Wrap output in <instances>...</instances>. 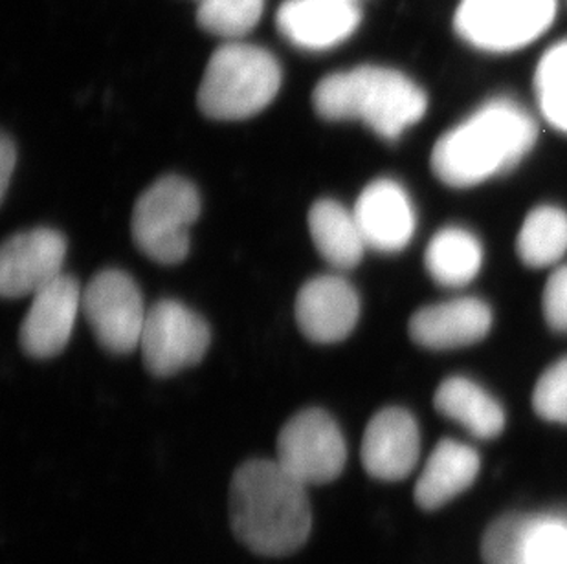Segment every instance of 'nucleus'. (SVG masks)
Returning <instances> with one entry per match:
<instances>
[{"label": "nucleus", "instance_id": "nucleus-1", "mask_svg": "<svg viewBox=\"0 0 567 564\" xmlns=\"http://www.w3.org/2000/svg\"><path fill=\"white\" fill-rule=\"evenodd\" d=\"M230 524L236 537L256 554H295L311 535L307 485L278 460H248L231 479Z\"/></svg>", "mask_w": 567, "mask_h": 564}, {"label": "nucleus", "instance_id": "nucleus-2", "mask_svg": "<svg viewBox=\"0 0 567 564\" xmlns=\"http://www.w3.org/2000/svg\"><path fill=\"white\" fill-rule=\"evenodd\" d=\"M538 127L518 103L498 97L444 133L432 150V170L446 186L466 189L504 175L529 155Z\"/></svg>", "mask_w": 567, "mask_h": 564}, {"label": "nucleus", "instance_id": "nucleus-3", "mask_svg": "<svg viewBox=\"0 0 567 564\" xmlns=\"http://www.w3.org/2000/svg\"><path fill=\"white\" fill-rule=\"evenodd\" d=\"M312 105L327 122L359 119L380 138L396 139L421 122L429 100L399 70L364 64L323 77L312 92Z\"/></svg>", "mask_w": 567, "mask_h": 564}, {"label": "nucleus", "instance_id": "nucleus-4", "mask_svg": "<svg viewBox=\"0 0 567 564\" xmlns=\"http://www.w3.org/2000/svg\"><path fill=\"white\" fill-rule=\"evenodd\" d=\"M281 88V66L268 50L230 41L209 59L198 86L200 113L219 122H239L262 113Z\"/></svg>", "mask_w": 567, "mask_h": 564}, {"label": "nucleus", "instance_id": "nucleus-5", "mask_svg": "<svg viewBox=\"0 0 567 564\" xmlns=\"http://www.w3.org/2000/svg\"><path fill=\"white\" fill-rule=\"evenodd\" d=\"M200 215L197 187L181 176H164L136 200L133 239L158 264H178L189 253V229Z\"/></svg>", "mask_w": 567, "mask_h": 564}, {"label": "nucleus", "instance_id": "nucleus-6", "mask_svg": "<svg viewBox=\"0 0 567 564\" xmlns=\"http://www.w3.org/2000/svg\"><path fill=\"white\" fill-rule=\"evenodd\" d=\"M557 0H461L454 27L463 41L485 52H513L551 27Z\"/></svg>", "mask_w": 567, "mask_h": 564}, {"label": "nucleus", "instance_id": "nucleus-7", "mask_svg": "<svg viewBox=\"0 0 567 564\" xmlns=\"http://www.w3.org/2000/svg\"><path fill=\"white\" fill-rule=\"evenodd\" d=\"M279 466L301 484H329L342 474L348 446L337 421L321 409L300 410L278 437Z\"/></svg>", "mask_w": 567, "mask_h": 564}, {"label": "nucleus", "instance_id": "nucleus-8", "mask_svg": "<svg viewBox=\"0 0 567 564\" xmlns=\"http://www.w3.org/2000/svg\"><path fill=\"white\" fill-rule=\"evenodd\" d=\"M209 326L178 301L164 299L147 310L140 351L147 370L167 378L203 362L209 348Z\"/></svg>", "mask_w": 567, "mask_h": 564}, {"label": "nucleus", "instance_id": "nucleus-9", "mask_svg": "<svg viewBox=\"0 0 567 564\" xmlns=\"http://www.w3.org/2000/svg\"><path fill=\"white\" fill-rule=\"evenodd\" d=\"M81 312L100 345L109 352L128 354L140 348L147 310L140 288L127 273L120 270L96 273L83 290Z\"/></svg>", "mask_w": 567, "mask_h": 564}, {"label": "nucleus", "instance_id": "nucleus-10", "mask_svg": "<svg viewBox=\"0 0 567 564\" xmlns=\"http://www.w3.org/2000/svg\"><path fill=\"white\" fill-rule=\"evenodd\" d=\"M485 564H567V515L514 513L483 535Z\"/></svg>", "mask_w": 567, "mask_h": 564}, {"label": "nucleus", "instance_id": "nucleus-11", "mask_svg": "<svg viewBox=\"0 0 567 564\" xmlns=\"http://www.w3.org/2000/svg\"><path fill=\"white\" fill-rule=\"evenodd\" d=\"M64 257L66 239L55 229L13 234L0 250V292L6 299L35 295L63 275Z\"/></svg>", "mask_w": 567, "mask_h": 564}, {"label": "nucleus", "instance_id": "nucleus-12", "mask_svg": "<svg viewBox=\"0 0 567 564\" xmlns=\"http://www.w3.org/2000/svg\"><path fill=\"white\" fill-rule=\"evenodd\" d=\"M83 290L72 275H60L49 286L33 295L28 314L22 320L19 340L30 357L49 359L69 345L75 320L81 312Z\"/></svg>", "mask_w": 567, "mask_h": 564}, {"label": "nucleus", "instance_id": "nucleus-13", "mask_svg": "<svg viewBox=\"0 0 567 564\" xmlns=\"http://www.w3.org/2000/svg\"><path fill=\"white\" fill-rule=\"evenodd\" d=\"M421 457V431L415 416L401 407L377 412L365 427L360 458L365 471L379 480L406 479Z\"/></svg>", "mask_w": 567, "mask_h": 564}, {"label": "nucleus", "instance_id": "nucleus-14", "mask_svg": "<svg viewBox=\"0 0 567 564\" xmlns=\"http://www.w3.org/2000/svg\"><path fill=\"white\" fill-rule=\"evenodd\" d=\"M359 317V293L340 275L311 279L296 297V321L315 343H340L354 331Z\"/></svg>", "mask_w": 567, "mask_h": 564}, {"label": "nucleus", "instance_id": "nucleus-15", "mask_svg": "<svg viewBox=\"0 0 567 564\" xmlns=\"http://www.w3.org/2000/svg\"><path fill=\"white\" fill-rule=\"evenodd\" d=\"M353 215L365 246L382 253L404 250L417 228V217L406 189L390 178L371 181L360 192Z\"/></svg>", "mask_w": 567, "mask_h": 564}, {"label": "nucleus", "instance_id": "nucleus-16", "mask_svg": "<svg viewBox=\"0 0 567 564\" xmlns=\"http://www.w3.org/2000/svg\"><path fill=\"white\" fill-rule=\"evenodd\" d=\"M362 21L348 0H285L276 17L281 35L298 49L323 52L348 41Z\"/></svg>", "mask_w": 567, "mask_h": 564}, {"label": "nucleus", "instance_id": "nucleus-17", "mask_svg": "<svg viewBox=\"0 0 567 564\" xmlns=\"http://www.w3.org/2000/svg\"><path fill=\"white\" fill-rule=\"evenodd\" d=\"M493 310L477 297H457L417 310L410 320V337L430 351L474 345L493 328Z\"/></svg>", "mask_w": 567, "mask_h": 564}, {"label": "nucleus", "instance_id": "nucleus-18", "mask_svg": "<svg viewBox=\"0 0 567 564\" xmlns=\"http://www.w3.org/2000/svg\"><path fill=\"white\" fill-rule=\"evenodd\" d=\"M480 466L476 449L455 440H441L415 484L419 506L426 511L440 510L474 484Z\"/></svg>", "mask_w": 567, "mask_h": 564}, {"label": "nucleus", "instance_id": "nucleus-19", "mask_svg": "<svg viewBox=\"0 0 567 564\" xmlns=\"http://www.w3.org/2000/svg\"><path fill=\"white\" fill-rule=\"evenodd\" d=\"M435 409L465 427L477 440H494L505 429V410L498 399L465 376L444 379L434 396Z\"/></svg>", "mask_w": 567, "mask_h": 564}, {"label": "nucleus", "instance_id": "nucleus-20", "mask_svg": "<svg viewBox=\"0 0 567 564\" xmlns=\"http://www.w3.org/2000/svg\"><path fill=\"white\" fill-rule=\"evenodd\" d=\"M307 220L316 250L332 268L359 267L368 246L351 211L337 200L323 198L312 206Z\"/></svg>", "mask_w": 567, "mask_h": 564}, {"label": "nucleus", "instance_id": "nucleus-21", "mask_svg": "<svg viewBox=\"0 0 567 564\" xmlns=\"http://www.w3.org/2000/svg\"><path fill=\"white\" fill-rule=\"evenodd\" d=\"M430 278L446 288L466 286L483 267V246L476 234L465 228L450 226L430 240L424 253Z\"/></svg>", "mask_w": 567, "mask_h": 564}, {"label": "nucleus", "instance_id": "nucleus-22", "mask_svg": "<svg viewBox=\"0 0 567 564\" xmlns=\"http://www.w3.org/2000/svg\"><path fill=\"white\" fill-rule=\"evenodd\" d=\"M516 251L525 267L557 264L567 251V213L557 206H538L525 217L516 239Z\"/></svg>", "mask_w": 567, "mask_h": 564}, {"label": "nucleus", "instance_id": "nucleus-23", "mask_svg": "<svg viewBox=\"0 0 567 564\" xmlns=\"http://www.w3.org/2000/svg\"><path fill=\"white\" fill-rule=\"evenodd\" d=\"M535 94L542 114L567 134V39L547 50L536 66Z\"/></svg>", "mask_w": 567, "mask_h": 564}, {"label": "nucleus", "instance_id": "nucleus-24", "mask_svg": "<svg viewBox=\"0 0 567 564\" xmlns=\"http://www.w3.org/2000/svg\"><path fill=\"white\" fill-rule=\"evenodd\" d=\"M197 22L204 32L219 38L247 35L261 19L265 0H197Z\"/></svg>", "mask_w": 567, "mask_h": 564}, {"label": "nucleus", "instance_id": "nucleus-25", "mask_svg": "<svg viewBox=\"0 0 567 564\" xmlns=\"http://www.w3.org/2000/svg\"><path fill=\"white\" fill-rule=\"evenodd\" d=\"M533 407L544 420L567 426V357L553 363L536 382Z\"/></svg>", "mask_w": 567, "mask_h": 564}, {"label": "nucleus", "instance_id": "nucleus-26", "mask_svg": "<svg viewBox=\"0 0 567 564\" xmlns=\"http://www.w3.org/2000/svg\"><path fill=\"white\" fill-rule=\"evenodd\" d=\"M544 317L553 331L567 332V267H560L547 279L544 288Z\"/></svg>", "mask_w": 567, "mask_h": 564}, {"label": "nucleus", "instance_id": "nucleus-27", "mask_svg": "<svg viewBox=\"0 0 567 564\" xmlns=\"http://www.w3.org/2000/svg\"><path fill=\"white\" fill-rule=\"evenodd\" d=\"M17 147L10 136L4 134L0 139V200L4 202L8 189H10L11 176L16 173Z\"/></svg>", "mask_w": 567, "mask_h": 564}, {"label": "nucleus", "instance_id": "nucleus-28", "mask_svg": "<svg viewBox=\"0 0 567 564\" xmlns=\"http://www.w3.org/2000/svg\"><path fill=\"white\" fill-rule=\"evenodd\" d=\"M348 2H354V4H359L360 0H348Z\"/></svg>", "mask_w": 567, "mask_h": 564}]
</instances>
